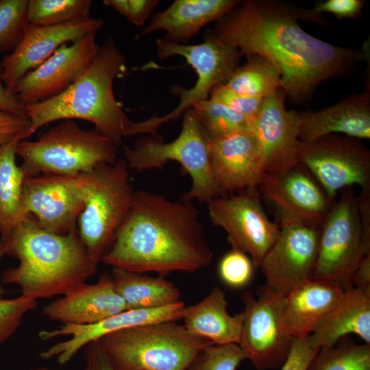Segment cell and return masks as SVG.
Returning <instances> with one entry per match:
<instances>
[{
    "instance_id": "40",
    "label": "cell",
    "mask_w": 370,
    "mask_h": 370,
    "mask_svg": "<svg viewBox=\"0 0 370 370\" xmlns=\"http://www.w3.org/2000/svg\"><path fill=\"white\" fill-rule=\"evenodd\" d=\"M319 349L310 341L308 336L294 338L288 357L280 367V370H308Z\"/></svg>"
},
{
    "instance_id": "44",
    "label": "cell",
    "mask_w": 370,
    "mask_h": 370,
    "mask_svg": "<svg viewBox=\"0 0 370 370\" xmlns=\"http://www.w3.org/2000/svg\"><path fill=\"white\" fill-rule=\"evenodd\" d=\"M356 199L362 237L370 247V187L362 189Z\"/></svg>"
},
{
    "instance_id": "38",
    "label": "cell",
    "mask_w": 370,
    "mask_h": 370,
    "mask_svg": "<svg viewBox=\"0 0 370 370\" xmlns=\"http://www.w3.org/2000/svg\"><path fill=\"white\" fill-rule=\"evenodd\" d=\"M209 99L223 104L251 120L258 113L264 101L262 98L249 97L236 92L225 85L214 88Z\"/></svg>"
},
{
    "instance_id": "7",
    "label": "cell",
    "mask_w": 370,
    "mask_h": 370,
    "mask_svg": "<svg viewBox=\"0 0 370 370\" xmlns=\"http://www.w3.org/2000/svg\"><path fill=\"white\" fill-rule=\"evenodd\" d=\"M182 117L181 131L173 140L165 143L158 134L141 136L133 147L123 146V160L129 169L139 172L163 169L169 161L178 162L192 180L182 199L206 204L224 195L212 175L208 140L191 108L184 111Z\"/></svg>"
},
{
    "instance_id": "45",
    "label": "cell",
    "mask_w": 370,
    "mask_h": 370,
    "mask_svg": "<svg viewBox=\"0 0 370 370\" xmlns=\"http://www.w3.org/2000/svg\"><path fill=\"white\" fill-rule=\"evenodd\" d=\"M0 110L27 117L25 104L21 101L13 92L3 84L0 68Z\"/></svg>"
},
{
    "instance_id": "9",
    "label": "cell",
    "mask_w": 370,
    "mask_h": 370,
    "mask_svg": "<svg viewBox=\"0 0 370 370\" xmlns=\"http://www.w3.org/2000/svg\"><path fill=\"white\" fill-rule=\"evenodd\" d=\"M156 54L164 60L174 56L183 57L195 71L197 78L190 89L173 86L170 92L180 98L179 105L162 116L155 114L147 119L151 127L158 131L164 123L175 121L195 102L209 99L211 91L217 86L224 85L238 66L243 56L239 50L217 39L209 30L204 40L197 45H181L163 38L156 41Z\"/></svg>"
},
{
    "instance_id": "35",
    "label": "cell",
    "mask_w": 370,
    "mask_h": 370,
    "mask_svg": "<svg viewBox=\"0 0 370 370\" xmlns=\"http://www.w3.org/2000/svg\"><path fill=\"white\" fill-rule=\"evenodd\" d=\"M245 359L237 344L211 345L199 352L185 370H236Z\"/></svg>"
},
{
    "instance_id": "15",
    "label": "cell",
    "mask_w": 370,
    "mask_h": 370,
    "mask_svg": "<svg viewBox=\"0 0 370 370\" xmlns=\"http://www.w3.org/2000/svg\"><path fill=\"white\" fill-rule=\"evenodd\" d=\"M85 197L84 174L27 177L23 188L22 217L31 215L44 230L66 234L77 230Z\"/></svg>"
},
{
    "instance_id": "23",
    "label": "cell",
    "mask_w": 370,
    "mask_h": 370,
    "mask_svg": "<svg viewBox=\"0 0 370 370\" xmlns=\"http://www.w3.org/2000/svg\"><path fill=\"white\" fill-rule=\"evenodd\" d=\"M295 118L299 138L303 143H310L332 134L369 139V88L317 112L295 110Z\"/></svg>"
},
{
    "instance_id": "29",
    "label": "cell",
    "mask_w": 370,
    "mask_h": 370,
    "mask_svg": "<svg viewBox=\"0 0 370 370\" xmlns=\"http://www.w3.org/2000/svg\"><path fill=\"white\" fill-rule=\"evenodd\" d=\"M19 140L0 145V241L5 242L23 218L22 195L25 175L17 164Z\"/></svg>"
},
{
    "instance_id": "27",
    "label": "cell",
    "mask_w": 370,
    "mask_h": 370,
    "mask_svg": "<svg viewBox=\"0 0 370 370\" xmlns=\"http://www.w3.org/2000/svg\"><path fill=\"white\" fill-rule=\"evenodd\" d=\"M225 292L214 286L210 293L195 304L186 306L182 320L191 334L214 345H239L243 313L230 315L227 310Z\"/></svg>"
},
{
    "instance_id": "20",
    "label": "cell",
    "mask_w": 370,
    "mask_h": 370,
    "mask_svg": "<svg viewBox=\"0 0 370 370\" xmlns=\"http://www.w3.org/2000/svg\"><path fill=\"white\" fill-rule=\"evenodd\" d=\"M287 97L280 88L264 99L252 120V132L261 149L264 173L286 171L299 163L303 142L299 138L295 110L285 107Z\"/></svg>"
},
{
    "instance_id": "41",
    "label": "cell",
    "mask_w": 370,
    "mask_h": 370,
    "mask_svg": "<svg viewBox=\"0 0 370 370\" xmlns=\"http://www.w3.org/2000/svg\"><path fill=\"white\" fill-rule=\"evenodd\" d=\"M29 125L28 118L0 110V145L21 140Z\"/></svg>"
},
{
    "instance_id": "21",
    "label": "cell",
    "mask_w": 370,
    "mask_h": 370,
    "mask_svg": "<svg viewBox=\"0 0 370 370\" xmlns=\"http://www.w3.org/2000/svg\"><path fill=\"white\" fill-rule=\"evenodd\" d=\"M208 143L212 175L224 195L258 190L263 162L253 132H239Z\"/></svg>"
},
{
    "instance_id": "26",
    "label": "cell",
    "mask_w": 370,
    "mask_h": 370,
    "mask_svg": "<svg viewBox=\"0 0 370 370\" xmlns=\"http://www.w3.org/2000/svg\"><path fill=\"white\" fill-rule=\"evenodd\" d=\"M350 334L370 344V290L348 285L344 287L339 301L308 338L321 349L335 345Z\"/></svg>"
},
{
    "instance_id": "25",
    "label": "cell",
    "mask_w": 370,
    "mask_h": 370,
    "mask_svg": "<svg viewBox=\"0 0 370 370\" xmlns=\"http://www.w3.org/2000/svg\"><path fill=\"white\" fill-rule=\"evenodd\" d=\"M240 2L238 0H175L166 9L152 16L140 36L164 31V40L186 45L204 26L216 22Z\"/></svg>"
},
{
    "instance_id": "24",
    "label": "cell",
    "mask_w": 370,
    "mask_h": 370,
    "mask_svg": "<svg viewBox=\"0 0 370 370\" xmlns=\"http://www.w3.org/2000/svg\"><path fill=\"white\" fill-rule=\"evenodd\" d=\"M338 284L319 280H308L286 298L280 320L282 332L293 338L311 334L343 296Z\"/></svg>"
},
{
    "instance_id": "19",
    "label": "cell",
    "mask_w": 370,
    "mask_h": 370,
    "mask_svg": "<svg viewBox=\"0 0 370 370\" xmlns=\"http://www.w3.org/2000/svg\"><path fill=\"white\" fill-rule=\"evenodd\" d=\"M186 306L181 300L174 304L153 309H130L88 325L62 324L50 330L39 332L42 341L70 336L42 352L39 356L44 360L56 358L58 362L65 365L82 348L102 337L133 326L182 319Z\"/></svg>"
},
{
    "instance_id": "12",
    "label": "cell",
    "mask_w": 370,
    "mask_h": 370,
    "mask_svg": "<svg viewBox=\"0 0 370 370\" xmlns=\"http://www.w3.org/2000/svg\"><path fill=\"white\" fill-rule=\"evenodd\" d=\"M299 163L332 199L352 185L370 187V151L358 138L332 134L303 143Z\"/></svg>"
},
{
    "instance_id": "6",
    "label": "cell",
    "mask_w": 370,
    "mask_h": 370,
    "mask_svg": "<svg viewBox=\"0 0 370 370\" xmlns=\"http://www.w3.org/2000/svg\"><path fill=\"white\" fill-rule=\"evenodd\" d=\"M176 322L133 326L99 340L114 370H185L199 352L214 344Z\"/></svg>"
},
{
    "instance_id": "33",
    "label": "cell",
    "mask_w": 370,
    "mask_h": 370,
    "mask_svg": "<svg viewBox=\"0 0 370 370\" xmlns=\"http://www.w3.org/2000/svg\"><path fill=\"white\" fill-rule=\"evenodd\" d=\"M308 370H370V344L338 341L321 348Z\"/></svg>"
},
{
    "instance_id": "4",
    "label": "cell",
    "mask_w": 370,
    "mask_h": 370,
    "mask_svg": "<svg viewBox=\"0 0 370 370\" xmlns=\"http://www.w3.org/2000/svg\"><path fill=\"white\" fill-rule=\"evenodd\" d=\"M126 58L108 37L84 73L69 88L49 99L25 105L29 127L22 140L28 139L40 127L56 121H87L120 147L130 136L133 121L116 99L113 83L124 76Z\"/></svg>"
},
{
    "instance_id": "14",
    "label": "cell",
    "mask_w": 370,
    "mask_h": 370,
    "mask_svg": "<svg viewBox=\"0 0 370 370\" xmlns=\"http://www.w3.org/2000/svg\"><path fill=\"white\" fill-rule=\"evenodd\" d=\"M241 299L245 309L238 345L257 370L280 367L294 339L280 326L285 298L272 295L262 285L257 288L256 297L245 292Z\"/></svg>"
},
{
    "instance_id": "2",
    "label": "cell",
    "mask_w": 370,
    "mask_h": 370,
    "mask_svg": "<svg viewBox=\"0 0 370 370\" xmlns=\"http://www.w3.org/2000/svg\"><path fill=\"white\" fill-rule=\"evenodd\" d=\"M212 259L199 210L191 201L140 190L101 262L114 269L163 277L199 271Z\"/></svg>"
},
{
    "instance_id": "11",
    "label": "cell",
    "mask_w": 370,
    "mask_h": 370,
    "mask_svg": "<svg viewBox=\"0 0 370 370\" xmlns=\"http://www.w3.org/2000/svg\"><path fill=\"white\" fill-rule=\"evenodd\" d=\"M258 190L219 196L206 203L211 223L227 233L232 249L250 256L254 269L277 240L279 224L267 217Z\"/></svg>"
},
{
    "instance_id": "42",
    "label": "cell",
    "mask_w": 370,
    "mask_h": 370,
    "mask_svg": "<svg viewBox=\"0 0 370 370\" xmlns=\"http://www.w3.org/2000/svg\"><path fill=\"white\" fill-rule=\"evenodd\" d=\"M365 1L327 0L317 3L312 9L315 12H329L339 19L352 18L360 14Z\"/></svg>"
},
{
    "instance_id": "13",
    "label": "cell",
    "mask_w": 370,
    "mask_h": 370,
    "mask_svg": "<svg viewBox=\"0 0 370 370\" xmlns=\"http://www.w3.org/2000/svg\"><path fill=\"white\" fill-rule=\"evenodd\" d=\"M279 219V236L259 268L267 291L276 297L286 298L312 279L319 230L288 219Z\"/></svg>"
},
{
    "instance_id": "32",
    "label": "cell",
    "mask_w": 370,
    "mask_h": 370,
    "mask_svg": "<svg viewBox=\"0 0 370 370\" xmlns=\"http://www.w3.org/2000/svg\"><path fill=\"white\" fill-rule=\"evenodd\" d=\"M91 0H29L27 18L34 25H55L90 16Z\"/></svg>"
},
{
    "instance_id": "17",
    "label": "cell",
    "mask_w": 370,
    "mask_h": 370,
    "mask_svg": "<svg viewBox=\"0 0 370 370\" xmlns=\"http://www.w3.org/2000/svg\"><path fill=\"white\" fill-rule=\"evenodd\" d=\"M97 33L64 44L36 69L27 73L13 92L24 104L41 102L69 88L84 73L97 54Z\"/></svg>"
},
{
    "instance_id": "46",
    "label": "cell",
    "mask_w": 370,
    "mask_h": 370,
    "mask_svg": "<svg viewBox=\"0 0 370 370\" xmlns=\"http://www.w3.org/2000/svg\"><path fill=\"white\" fill-rule=\"evenodd\" d=\"M349 285L370 290V255L362 258L349 281Z\"/></svg>"
},
{
    "instance_id": "36",
    "label": "cell",
    "mask_w": 370,
    "mask_h": 370,
    "mask_svg": "<svg viewBox=\"0 0 370 370\" xmlns=\"http://www.w3.org/2000/svg\"><path fill=\"white\" fill-rule=\"evenodd\" d=\"M254 270L251 258L246 254L232 249L221 258L218 266L221 280L234 288L246 286L252 278Z\"/></svg>"
},
{
    "instance_id": "8",
    "label": "cell",
    "mask_w": 370,
    "mask_h": 370,
    "mask_svg": "<svg viewBox=\"0 0 370 370\" xmlns=\"http://www.w3.org/2000/svg\"><path fill=\"white\" fill-rule=\"evenodd\" d=\"M84 177L85 203L77 231L88 254L99 264L126 219L136 190L123 158L84 173Z\"/></svg>"
},
{
    "instance_id": "3",
    "label": "cell",
    "mask_w": 370,
    "mask_h": 370,
    "mask_svg": "<svg viewBox=\"0 0 370 370\" xmlns=\"http://www.w3.org/2000/svg\"><path fill=\"white\" fill-rule=\"evenodd\" d=\"M2 243L5 254L18 260L16 267L3 271V283L17 285L22 295L36 300L64 295L98 269L77 230L66 234L50 232L29 214Z\"/></svg>"
},
{
    "instance_id": "5",
    "label": "cell",
    "mask_w": 370,
    "mask_h": 370,
    "mask_svg": "<svg viewBox=\"0 0 370 370\" xmlns=\"http://www.w3.org/2000/svg\"><path fill=\"white\" fill-rule=\"evenodd\" d=\"M119 146L97 129L84 130L75 120H63L34 140L17 143L16 156L25 177L78 175L112 164Z\"/></svg>"
},
{
    "instance_id": "30",
    "label": "cell",
    "mask_w": 370,
    "mask_h": 370,
    "mask_svg": "<svg viewBox=\"0 0 370 370\" xmlns=\"http://www.w3.org/2000/svg\"><path fill=\"white\" fill-rule=\"evenodd\" d=\"M247 62L238 66L224 84L241 95L264 99L282 88L280 73L265 58L247 56Z\"/></svg>"
},
{
    "instance_id": "37",
    "label": "cell",
    "mask_w": 370,
    "mask_h": 370,
    "mask_svg": "<svg viewBox=\"0 0 370 370\" xmlns=\"http://www.w3.org/2000/svg\"><path fill=\"white\" fill-rule=\"evenodd\" d=\"M37 305V300L22 294L12 299L0 297V344L16 332L24 315Z\"/></svg>"
},
{
    "instance_id": "34",
    "label": "cell",
    "mask_w": 370,
    "mask_h": 370,
    "mask_svg": "<svg viewBox=\"0 0 370 370\" xmlns=\"http://www.w3.org/2000/svg\"><path fill=\"white\" fill-rule=\"evenodd\" d=\"M29 0H0V53H11L28 25Z\"/></svg>"
},
{
    "instance_id": "1",
    "label": "cell",
    "mask_w": 370,
    "mask_h": 370,
    "mask_svg": "<svg viewBox=\"0 0 370 370\" xmlns=\"http://www.w3.org/2000/svg\"><path fill=\"white\" fill-rule=\"evenodd\" d=\"M299 19L324 25L312 9L270 0L241 1L208 29L243 56L271 62L291 101L302 103L323 81L345 73L362 54L318 39L302 29Z\"/></svg>"
},
{
    "instance_id": "47",
    "label": "cell",
    "mask_w": 370,
    "mask_h": 370,
    "mask_svg": "<svg viewBox=\"0 0 370 370\" xmlns=\"http://www.w3.org/2000/svg\"><path fill=\"white\" fill-rule=\"evenodd\" d=\"M5 254H6L5 245L3 243L0 241V260L4 255H5ZM3 294H4V290L0 284V297H1Z\"/></svg>"
},
{
    "instance_id": "31",
    "label": "cell",
    "mask_w": 370,
    "mask_h": 370,
    "mask_svg": "<svg viewBox=\"0 0 370 370\" xmlns=\"http://www.w3.org/2000/svg\"><path fill=\"white\" fill-rule=\"evenodd\" d=\"M190 108L208 141L239 132H252L251 119L210 99L195 102Z\"/></svg>"
},
{
    "instance_id": "16",
    "label": "cell",
    "mask_w": 370,
    "mask_h": 370,
    "mask_svg": "<svg viewBox=\"0 0 370 370\" xmlns=\"http://www.w3.org/2000/svg\"><path fill=\"white\" fill-rule=\"evenodd\" d=\"M258 191L285 218L320 230L336 200L301 163L281 172L263 173Z\"/></svg>"
},
{
    "instance_id": "48",
    "label": "cell",
    "mask_w": 370,
    "mask_h": 370,
    "mask_svg": "<svg viewBox=\"0 0 370 370\" xmlns=\"http://www.w3.org/2000/svg\"><path fill=\"white\" fill-rule=\"evenodd\" d=\"M29 370H51L46 367H36V368H32Z\"/></svg>"
},
{
    "instance_id": "39",
    "label": "cell",
    "mask_w": 370,
    "mask_h": 370,
    "mask_svg": "<svg viewBox=\"0 0 370 370\" xmlns=\"http://www.w3.org/2000/svg\"><path fill=\"white\" fill-rule=\"evenodd\" d=\"M103 3L116 10L133 25L143 27L158 5L159 1L104 0Z\"/></svg>"
},
{
    "instance_id": "22",
    "label": "cell",
    "mask_w": 370,
    "mask_h": 370,
    "mask_svg": "<svg viewBox=\"0 0 370 370\" xmlns=\"http://www.w3.org/2000/svg\"><path fill=\"white\" fill-rule=\"evenodd\" d=\"M130 310L117 293L109 274L95 284L83 283L46 304L43 314L62 324L88 325Z\"/></svg>"
},
{
    "instance_id": "28",
    "label": "cell",
    "mask_w": 370,
    "mask_h": 370,
    "mask_svg": "<svg viewBox=\"0 0 370 370\" xmlns=\"http://www.w3.org/2000/svg\"><path fill=\"white\" fill-rule=\"evenodd\" d=\"M109 275L114 289L129 309H153L180 301V290L162 276L114 268Z\"/></svg>"
},
{
    "instance_id": "43",
    "label": "cell",
    "mask_w": 370,
    "mask_h": 370,
    "mask_svg": "<svg viewBox=\"0 0 370 370\" xmlns=\"http://www.w3.org/2000/svg\"><path fill=\"white\" fill-rule=\"evenodd\" d=\"M84 348V370H114L99 340L90 343Z\"/></svg>"
},
{
    "instance_id": "10",
    "label": "cell",
    "mask_w": 370,
    "mask_h": 370,
    "mask_svg": "<svg viewBox=\"0 0 370 370\" xmlns=\"http://www.w3.org/2000/svg\"><path fill=\"white\" fill-rule=\"evenodd\" d=\"M370 247L362 237L356 199L350 187L341 190L319 230L317 256L312 280H325L343 288Z\"/></svg>"
},
{
    "instance_id": "18",
    "label": "cell",
    "mask_w": 370,
    "mask_h": 370,
    "mask_svg": "<svg viewBox=\"0 0 370 370\" xmlns=\"http://www.w3.org/2000/svg\"><path fill=\"white\" fill-rule=\"evenodd\" d=\"M103 25L102 18L92 16L55 25L29 24L18 45L0 63L4 85L13 92L27 73L42 64L62 45L97 33Z\"/></svg>"
}]
</instances>
